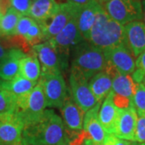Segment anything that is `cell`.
I'll use <instances>...</instances> for the list:
<instances>
[{
	"label": "cell",
	"instance_id": "obj_43",
	"mask_svg": "<svg viewBox=\"0 0 145 145\" xmlns=\"http://www.w3.org/2000/svg\"><path fill=\"white\" fill-rule=\"evenodd\" d=\"M0 37H2V34H1V32H0Z\"/></svg>",
	"mask_w": 145,
	"mask_h": 145
},
{
	"label": "cell",
	"instance_id": "obj_46",
	"mask_svg": "<svg viewBox=\"0 0 145 145\" xmlns=\"http://www.w3.org/2000/svg\"><path fill=\"white\" fill-rule=\"evenodd\" d=\"M32 1H33V0H32Z\"/></svg>",
	"mask_w": 145,
	"mask_h": 145
},
{
	"label": "cell",
	"instance_id": "obj_3",
	"mask_svg": "<svg viewBox=\"0 0 145 145\" xmlns=\"http://www.w3.org/2000/svg\"><path fill=\"white\" fill-rule=\"evenodd\" d=\"M71 68L77 69L87 80L106 68L103 50L88 42H83L75 47Z\"/></svg>",
	"mask_w": 145,
	"mask_h": 145
},
{
	"label": "cell",
	"instance_id": "obj_37",
	"mask_svg": "<svg viewBox=\"0 0 145 145\" xmlns=\"http://www.w3.org/2000/svg\"><path fill=\"white\" fill-rule=\"evenodd\" d=\"M141 4H142V11H143V23L145 24V0L141 1Z\"/></svg>",
	"mask_w": 145,
	"mask_h": 145
},
{
	"label": "cell",
	"instance_id": "obj_9",
	"mask_svg": "<svg viewBox=\"0 0 145 145\" xmlns=\"http://www.w3.org/2000/svg\"><path fill=\"white\" fill-rule=\"evenodd\" d=\"M103 53L106 68L124 75H131L135 71V57L124 44L103 49Z\"/></svg>",
	"mask_w": 145,
	"mask_h": 145
},
{
	"label": "cell",
	"instance_id": "obj_15",
	"mask_svg": "<svg viewBox=\"0 0 145 145\" xmlns=\"http://www.w3.org/2000/svg\"><path fill=\"white\" fill-rule=\"evenodd\" d=\"M137 119L138 115L132 106L127 108L119 109L113 135L118 139L134 142Z\"/></svg>",
	"mask_w": 145,
	"mask_h": 145
},
{
	"label": "cell",
	"instance_id": "obj_28",
	"mask_svg": "<svg viewBox=\"0 0 145 145\" xmlns=\"http://www.w3.org/2000/svg\"><path fill=\"white\" fill-rule=\"evenodd\" d=\"M24 40L31 48L32 47L36 46L37 44L45 42L41 27L39 25L37 22L34 21V23L31 24V26L30 27L29 30L24 37Z\"/></svg>",
	"mask_w": 145,
	"mask_h": 145
},
{
	"label": "cell",
	"instance_id": "obj_29",
	"mask_svg": "<svg viewBox=\"0 0 145 145\" xmlns=\"http://www.w3.org/2000/svg\"><path fill=\"white\" fill-rule=\"evenodd\" d=\"M134 142L138 144L145 143V115H138Z\"/></svg>",
	"mask_w": 145,
	"mask_h": 145
},
{
	"label": "cell",
	"instance_id": "obj_7",
	"mask_svg": "<svg viewBox=\"0 0 145 145\" xmlns=\"http://www.w3.org/2000/svg\"><path fill=\"white\" fill-rule=\"evenodd\" d=\"M69 84V95L85 113L99 103L89 89L88 80L73 68L70 69Z\"/></svg>",
	"mask_w": 145,
	"mask_h": 145
},
{
	"label": "cell",
	"instance_id": "obj_10",
	"mask_svg": "<svg viewBox=\"0 0 145 145\" xmlns=\"http://www.w3.org/2000/svg\"><path fill=\"white\" fill-rule=\"evenodd\" d=\"M80 7V6L74 5L68 2L60 3L59 10L57 14L45 24L42 25L39 24L41 27L45 41L57 36L72 17L78 14Z\"/></svg>",
	"mask_w": 145,
	"mask_h": 145
},
{
	"label": "cell",
	"instance_id": "obj_42",
	"mask_svg": "<svg viewBox=\"0 0 145 145\" xmlns=\"http://www.w3.org/2000/svg\"><path fill=\"white\" fill-rule=\"evenodd\" d=\"M3 16H2V15H0V21H1V20H2V18H3Z\"/></svg>",
	"mask_w": 145,
	"mask_h": 145
},
{
	"label": "cell",
	"instance_id": "obj_16",
	"mask_svg": "<svg viewBox=\"0 0 145 145\" xmlns=\"http://www.w3.org/2000/svg\"><path fill=\"white\" fill-rule=\"evenodd\" d=\"M126 46L135 58L145 51V24L143 21H134L124 26Z\"/></svg>",
	"mask_w": 145,
	"mask_h": 145
},
{
	"label": "cell",
	"instance_id": "obj_13",
	"mask_svg": "<svg viewBox=\"0 0 145 145\" xmlns=\"http://www.w3.org/2000/svg\"><path fill=\"white\" fill-rule=\"evenodd\" d=\"M61 119L67 131L68 136L72 139L83 130V121L85 112L76 103L70 95L68 96L65 103L61 108Z\"/></svg>",
	"mask_w": 145,
	"mask_h": 145
},
{
	"label": "cell",
	"instance_id": "obj_11",
	"mask_svg": "<svg viewBox=\"0 0 145 145\" xmlns=\"http://www.w3.org/2000/svg\"><path fill=\"white\" fill-rule=\"evenodd\" d=\"M24 123L16 113L0 114V145H13L22 141Z\"/></svg>",
	"mask_w": 145,
	"mask_h": 145
},
{
	"label": "cell",
	"instance_id": "obj_33",
	"mask_svg": "<svg viewBox=\"0 0 145 145\" xmlns=\"http://www.w3.org/2000/svg\"><path fill=\"white\" fill-rule=\"evenodd\" d=\"M135 69L145 76V51L142 52L139 57H136Z\"/></svg>",
	"mask_w": 145,
	"mask_h": 145
},
{
	"label": "cell",
	"instance_id": "obj_38",
	"mask_svg": "<svg viewBox=\"0 0 145 145\" xmlns=\"http://www.w3.org/2000/svg\"><path fill=\"white\" fill-rule=\"evenodd\" d=\"M94 2H96V3H98L99 4H100L101 6H103L106 3H107L109 2L110 0H93Z\"/></svg>",
	"mask_w": 145,
	"mask_h": 145
},
{
	"label": "cell",
	"instance_id": "obj_2",
	"mask_svg": "<svg viewBox=\"0 0 145 145\" xmlns=\"http://www.w3.org/2000/svg\"><path fill=\"white\" fill-rule=\"evenodd\" d=\"M88 43L101 49L124 44V26L112 20L102 7L98 11Z\"/></svg>",
	"mask_w": 145,
	"mask_h": 145
},
{
	"label": "cell",
	"instance_id": "obj_39",
	"mask_svg": "<svg viewBox=\"0 0 145 145\" xmlns=\"http://www.w3.org/2000/svg\"><path fill=\"white\" fill-rule=\"evenodd\" d=\"M13 145H25L24 143H23V141H20V142H19V143H16L15 144Z\"/></svg>",
	"mask_w": 145,
	"mask_h": 145
},
{
	"label": "cell",
	"instance_id": "obj_40",
	"mask_svg": "<svg viewBox=\"0 0 145 145\" xmlns=\"http://www.w3.org/2000/svg\"><path fill=\"white\" fill-rule=\"evenodd\" d=\"M142 84L144 85L145 86V76H144V79H143V82H142Z\"/></svg>",
	"mask_w": 145,
	"mask_h": 145
},
{
	"label": "cell",
	"instance_id": "obj_30",
	"mask_svg": "<svg viewBox=\"0 0 145 145\" xmlns=\"http://www.w3.org/2000/svg\"><path fill=\"white\" fill-rule=\"evenodd\" d=\"M34 21L35 20L29 16H23L20 20L19 23H18V25L16 27L15 35L20 36L24 38L28 30H29L30 27L31 26V24L34 23Z\"/></svg>",
	"mask_w": 145,
	"mask_h": 145
},
{
	"label": "cell",
	"instance_id": "obj_25",
	"mask_svg": "<svg viewBox=\"0 0 145 145\" xmlns=\"http://www.w3.org/2000/svg\"><path fill=\"white\" fill-rule=\"evenodd\" d=\"M23 16L13 7L9 8L0 21V32L2 36H12L15 35L16 27Z\"/></svg>",
	"mask_w": 145,
	"mask_h": 145
},
{
	"label": "cell",
	"instance_id": "obj_32",
	"mask_svg": "<svg viewBox=\"0 0 145 145\" xmlns=\"http://www.w3.org/2000/svg\"><path fill=\"white\" fill-rule=\"evenodd\" d=\"M15 48L8 36L0 37V61L4 59L10 51V49Z\"/></svg>",
	"mask_w": 145,
	"mask_h": 145
},
{
	"label": "cell",
	"instance_id": "obj_12",
	"mask_svg": "<svg viewBox=\"0 0 145 145\" xmlns=\"http://www.w3.org/2000/svg\"><path fill=\"white\" fill-rule=\"evenodd\" d=\"M136 83L131 75L117 73L112 82L111 94L114 105L119 109L129 107L135 92Z\"/></svg>",
	"mask_w": 145,
	"mask_h": 145
},
{
	"label": "cell",
	"instance_id": "obj_21",
	"mask_svg": "<svg viewBox=\"0 0 145 145\" xmlns=\"http://www.w3.org/2000/svg\"><path fill=\"white\" fill-rule=\"evenodd\" d=\"M113 77L106 70L95 74L89 80V86L99 103L102 104L111 92Z\"/></svg>",
	"mask_w": 145,
	"mask_h": 145
},
{
	"label": "cell",
	"instance_id": "obj_41",
	"mask_svg": "<svg viewBox=\"0 0 145 145\" xmlns=\"http://www.w3.org/2000/svg\"><path fill=\"white\" fill-rule=\"evenodd\" d=\"M137 145H145V143L144 144H138V143H137Z\"/></svg>",
	"mask_w": 145,
	"mask_h": 145
},
{
	"label": "cell",
	"instance_id": "obj_19",
	"mask_svg": "<svg viewBox=\"0 0 145 145\" xmlns=\"http://www.w3.org/2000/svg\"><path fill=\"white\" fill-rule=\"evenodd\" d=\"M59 7L56 0H33L28 16L42 25L57 14Z\"/></svg>",
	"mask_w": 145,
	"mask_h": 145
},
{
	"label": "cell",
	"instance_id": "obj_14",
	"mask_svg": "<svg viewBox=\"0 0 145 145\" xmlns=\"http://www.w3.org/2000/svg\"><path fill=\"white\" fill-rule=\"evenodd\" d=\"M39 60L42 74L61 73V62L55 48L49 41L43 42L32 47Z\"/></svg>",
	"mask_w": 145,
	"mask_h": 145
},
{
	"label": "cell",
	"instance_id": "obj_27",
	"mask_svg": "<svg viewBox=\"0 0 145 145\" xmlns=\"http://www.w3.org/2000/svg\"><path fill=\"white\" fill-rule=\"evenodd\" d=\"M131 105L137 115H145V86L142 83L136 84Z\"/></svg>",
	"mask_w": 145,
	"mask_h": 145
},
{
	"label": "cell",
	"instance_id": "obj_5",
	"mask_svg": "<svg viewBox=\"0 0 145 145\" xmlns=\"http://www.w3.org/2000/svg\"><path fill=\"white\" fill-rule=\"evenodd\" d=\"M38 84L40 86L47 107L61 108L68 98V88L61 73L40 74Z\"/></svg>",
	"mask_w": 145,
	"mask_h": 145
},
{
	"label": "cell",
	"instance_id": "obj_31",
	"mask_svg": "<svg viewBox=\"0 0 145 145\" xmlns=\"http://www.w3.org/2000/svg\"><path fill=\"white\" fill-rule=\"evenodd\" d=\"M31 3L32 0H11V7L23 16H28Z\"/></svg>",
	"mask_w": 145,
	"mask_h": 145
},
{
	"label": "cell",
	"instance_id": "obj_45",
	"mask_svg": "<svg viewBox=\"0 0 145 145\" xmlns=\"http://www.w3.org/2000/svg\"><path fill=\"white\" fill-rule=\"evenodd\" d=\"M136 1H141V0H136Z\"/></svg>",
	"mask_w": 145,
	"mask_h": 145
},
{
	"label": "cell",
	"instance_id": "obj_20",
	"mask_svg": "<svg viewBox=\"0 0 145 145\" xmlns=\"http://www.w3.org/2000/svg\"><path fill=\"white\" fill-rule=\"evenodd\" d=\"M119 108L114 105L111 93L104 99L99 110V121L108 135H113L118 118Z\"/></svg>",
	"mask_w": 145,
	"mask_h": 145
},
{
	"label": "cell",
	"instance_id": "obj_24",
	"mask_svg": "<svg viewBox=\"0 0 145 145\" xmlns=\"http://www.w3.org/2000/svg\"><path fill=\"white\" fill-rule=\"evenodd\" d=\"M37 83L32 82L26 78H23L20 74L10 81H2V86L10 92L14 93L16 97L30 92L36 86Z\"/></svg>",
	"mask_w": 145,
	"mask_h": 145
},
{
	"label": "cell",
	"instance_id": "obj_18",
	"mask_svg": "<svg viewBox=\"0 0 145 145\" xmlns=\"http://www.w3.org/2000/svg\"><path fill=\"white\" fill-rule=\"evenodd\" d=\"M101 7L102 6L98 3L92 1L90 3L82 6L79 9L78 15V29L86 42L89 40L90 31L95 22L98 11Z\"/></svg>",
	"mask_w": 145,
	"mask_h": 145
},
{
	"label": "cell",
	"instance_id": "obj_6",
	"mask_svg": "<svg viewBox=\"0 0 145 145\" xmlns=\"http://www.w3.org/2000/svg\"><path fill=\"white\" fill-rule=\"evenodd\" d=\"M103 7L112 20L123 26L143 20L141 1L110 0Z\"/></svg>",
	"mask_w": 145,
	"mask_h": 145
},
{
	"label": "cell",
	"instance_id": "obj_34",
	"mask_svg": "<svg viewBox=\"0 0 145 145\" xmlns=\"http://www.w3.org/2000/svg\"><path fill=\"white\" fill-rule=\"evenodd\" d=\"M93 0H67L68 3H70L72 4H74V5L80 6V7L87 5L89 3H90Z\"/></svg>",
	"mask_w": 145,
	"mask_h": 145
},
{
	"label": "cell",
	"instance_id": "obj_8",
	"mask_svg": "<svg viewBox=\"0 0 145 145\" xmlns=\"http://www.w3.org/2000/svg\"><path fill=\"white\" fill-rule=\"evenodd\" d=\"M78 15L73 16L57 36L48 40L57 50L60 60L61 57H67L72 48L85 42L78 29Z\"/></svg>",
	"mask_w": 145,
	"mask_h": 145
},
{
	"label": "cell",
	"instance_id": "obj_22",
	"mask_svg": "<svg viewBox=\"0 0 145 145\" xmlns=\"http://www.w3.org/2000/svg\"><path fill=\"white\" fill-rule=\"evenodd\" d=\"M26 54L19 48H12L8 55L0 61V79L10 81L19 75L20 61Z\"/></svg>",
	"mask_w": 145,
	"mask_h": 145
},
{
	"label": "cell",
	"instance_id": "obj_44",
	"mask_svg": "<svg viewBox=\"0 0 145 145\" xmlns=\"http://www.w3.org/2000/svg\"><path fill=\"white\" fill-rule=\"evenodd\" d=\"M2 82V80H1V79H0V82Z\"/></svg>",
	"mask_w": 145,
	"mask_h": 145
},
{
	"label": "cell",
	"instance_id": "obj_23",
	"mask_svg": "<svg viewBox=\"0 0 145 145\" xmlns=\"http://www.w3.org/2000/svg\"><path fill=\"white\" fill-rule=\"evenodd\" d=\"M19 74L32 82H38L41 74V68L33 50L31 53L25 55L20 60Z\"/></svg>",
	"mask_w": 145,
	"mask_h": 145
},
{
	"label": "cell",
	"instance_id": "obj_17",
	"mask_svg": "<svg viewBox=\"0 0 145 145\" xmlns=\"http://www.w3.org/2000/svg\"><path fill=\"white\" fill-rule=\"evenodd\" d=\"M101 104L98 103L86 112L83 121V130L88 137L95 143L103 144L108 134L104 130L99 118V110Z\"/></svg>",
	"mask_w": 145,
	"mask_h": 145
},
{
	"label": "cell",
	"instance_id": "obj_1",
	"mask_svg": "<svg viewBox=\"0 0 145 145\" xmlns=\"http://www.w3.org/2000/svg\"><path fill=\"white\" fill-rule=\"evenodd\" d=\"M22 141L25 145H69L62 119L47 109L38 121L24 127Z\"/></svg>",
	"mask_w": 145,
	"mask_h": 145
},
{
	"label": "cell",
	"instance_id": "obj_36",
	"mask_svg": "<svg viewBox=\"0 0 145 145\" xmlns=\"http://www.w3.org/2000/svg\"><path fill=\"white\" fill-rule=\"evenodd\" d=\"M115 136L113 135H108L106 140L104 143V145H113L114 144V140H115Z\"/></svg>",
	"mask_w": 145,
	"mask_h": 145
},
{
	"label": "cell",
	"instance_id": "obj_26",
	"mask_svg": "<svg viewBox=\"0 0 145 145\" xmlns=\"http://www.w3.org/2000/svg\"><path fill=\"white\" fill-rule=\"evenodd\" d=\"M0 82V114L14 113L16 108V96L4 89Z\"/></svg>",
	"mask_w": 145,
	"mask_h": 145
},
{
	"label": "cell",
	"instance_id": "obj_4",
	"mask_svg": "<svg viewBox=\"0 0 145 145\" xmlns=\"http://www.w3.org/2000/svg\"><path fill=\"white\" fill-rule=\"evenodd\" d=\"M46 107L44 92L37 83L30 92L16 97L15 113L22 119L25 127L38 121Z\"/></svg>",
	"mask_w": 145,
	"mask_h": 145
},
{
	"label": "cell",
	"instance_id": "obj_35",
	"mask_svg": "<svg viewBox=\"0 0 145 145\" xmlns=\"http://www.w3.org/2000/svg\"><path fill=\"white\" fill-rule=\"evenodd\" d=\"M113 145H137V143L132 142V141H128V140H121V139L115 138V140H114V144Z\"/></svg>",
	"mask_w": 145,
	"mask_h": 145
}]
</instances>
